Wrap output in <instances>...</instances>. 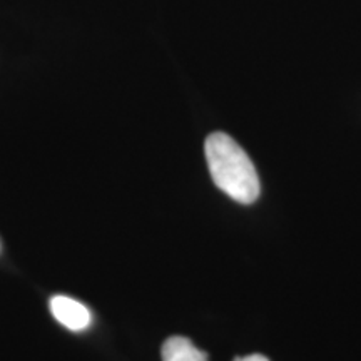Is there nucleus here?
I'll list each match as a JSON object with an SVG mask.
<instances>
[{"label":"nucleus","mask_w":361,"mask_h":361,"mask_svg":"<svg viewBox=\"0 0 361 361\" xmlns=\"http://www.w3.org/2000/svg\"><path fill=\"white\" fill-rule=\"evenodd\" d=\"M51 311L54 318L71 331H84L92 322L87 306L69 296H54L51 300Z\"/></svg>","instance_id":"2"},{"label":"nucleus","mask_w":361,"mask_h":361,"mask_svg":"<svg viewBox=\"0 0 361 361\" xmlns=\"http://www.w3.org/2000/svg\"><path fill=\"white\" fill-rule=\"evenodd\" d=\"M162 361H207L204 351L197 350L184 336H171L162 345Z\"/></svg>","instance_id":"3"},{"label":"nucleus","mask_w":361,"mask_h":361,"mask_svg":"<svg viewBox=\"0 0 361 361\" xmlns=\"http://www.w3.org/2000/svg\"><path fill=\"white\" fill-rule=\"evenodd\" d=\"M204 152L211 178L221 191L241 204H251L259 197L261 184L255 164L231 135H207Z\"/></svg>","instance_id":"1"},{"label":"nucleus","mask_w":361,"mask_h":361,"mask_svg":"<svg viewBox=\"0 0 361 361\" xmlns=\"http://www.w3.org/2000/svg\"><path fill=\"white\" fill-rule=\"evenodd\" d=\"M234 361H269L266 356L263 355H247V356H239Z\"/></svg>","instance_id":"4"}]
</instances>
